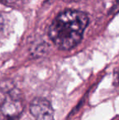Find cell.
Listing matches in <instances>:
<instances>
[{"instance_id": "1", "label": "cell", "mask_w": 119, "mask_h": 120, "mask_svg": "<svg viewBox=\"0 0 119 120\" xmlns=\"http://www.w3.org/2000/svg\"><path fill=\"white\" fill-rule=\"evenodd\" d=\"M88 22L86 13L76 10H66L54 19L49 27L48 34L58 48L70 50L81 42Z\"/></svg>"}, {"instance_id": "2", "label": "cell", "mask_w": 119, "mask_h": 120, "mask_svg": "<svg viewBox=\"0 0 119 120\" xmlns=\"http://www.w3.org/2000/svg\"><path fill=\"white\" fill-rule=\"evenodd\" d=\"M23 112V103L17 96H8L0 105L2 120H16Z\"/></svg>"}, {"instance_id": "3", "label": "cell", "mask_w": 119, "mask_h": 120, "mask_svg": "<svg viewBox=\"0 0 119 120\" xmlns=\"http://www.w3.org/2000/svg\"><path fill=\"white\" fill-rule=\"evenodd\" d=\"M29 109L36 120H55L52 106L45 98H35L30 104Z\"/></svg>"}, {"instance_id": "4", "label": "cell", "mask_w": 119, "mask_h": 120, "mask_svg": "<svg viewBox=\"0 0 119 120\" xmlns=\"http://www.w3.org/2000/svg\"><path fill=\"white\" fill-rule=\"evenodd\" d=\"M27 0H0V3L11 8H19L25 3Z\"/></svg>"}, {"instance_id": "5", "label": "cell", "mask_w": 119, "mask_h": 120, "mask_svg": "<svg viewBox=\"0 0 119 120\" xmlns=\"http://www.w3.org/2000/svg\"><path fill=\"white\" fill-rule=\"evenodd\" d=\"M5 27H6V19L4 18V16L0 13V34H3Z\"/></svg>"}, {"instance_id": "6", "label": "cell", "mask_w": 119, "mask_h": 120, "mask_svg": "<svg viewBox=\"0 0 119 120\" xmlns=\"http://www.w3.org/2000/svg\"><path fill=\"white\" fill-rule=\"evenodd\" d=\"M117 1H118V3H119V0H117Z\"/></svg>"}]
</instances>
